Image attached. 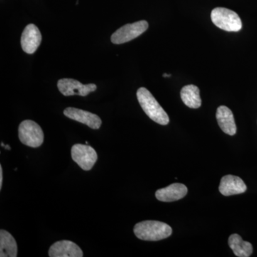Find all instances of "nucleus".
<instances>
[{
  "mask_svg": "<svg viewBox=\"0 0 257 257\" xmlns=\"http://www.w3.org/2000/svg\"><path fill=\"white\" fill-rule=\"evenodd\" d=\"M134 232L138 239L144 241H160L172 234V229L166 223L158 221H144L134 228Z\"/></svg>",
  "mask_w": 257,
  "mask_h": 257,
  "instance_id": "1",
  "label": "nucleus"
},
{
  "mask_svg": "<svg viewBox=\"0 0 257 257\" xmlns=\"http://www.w3.org/2000/svg\"><path fill=\"white\" fill-rule=\"evenodd\" d=\"M137 96L140 106L150 119L161 125L169 124L170 118L168 114L148 89L145 87L140 88L137 92Z\"/></svg>",
  "mask_w": 257,
  "mask_h": 257,
  "instance_id": "2",
  "label": "nucleus"
},
{
  "mask_svg": "<svg viewBox=\"0 0 257 257\" xmlns=\"http://www.w3.org/2000/svg\"><path fill=\"white\" fill-rule=\"evenodd\" d=\"M212 23L218 28L227 32H238L242 28L239 15L232 10L216 8L211 13Z\"/></svg>",
  "mask_w": 257,
  "mask_h": 257,
  "instance_id": "3",
  "label": "nucleus"
},
{
  "mask_svg": "<svg viewBox=\"0 0 257 257\" xmlns=\"http://www.w3.org/2000/svg\"><path fill=\"white\" fill-rule=\"evenodd\" d=\"M19 139L23 145L37 148L44 143V133L35 121L25 120L19 126Z\"/></svg>",
  "mask_w": 257,
  "mask_h": 257,
  "instance_id": "4",
  "label": "nucleus"
},
{
  "mask_svg": "<svg viewBox=\"0 0 257 257\" xmlns=\"http://www.w3.org/2000/svg\"><path fill=\"white\" fill-rule=\"evenodd\" d=\"M148 27V23L145 20L125 25L112 34L111 37V42L116 45H120L131 41L146 31Z\"/></svg>",
  "mask_w": 257,
  "mask_h": 257,
  "instance_id": "5",
  "label": "nucleus"
},
{
  "mask_svg": "<svg viewBox=\"0 0 257 257\" xmlns=\"http://www.w3.org/2000/svg\"><path fill=\"white\" fill-rule=\"evenodd\" d=\"M71 155L74 162L85 171L92 170L98 158L94 148L88 145L81 144H77L72 147Z\"/></svg>",
  "mask_w": 257,
  "mask_h": 257,
  "instance_id": "6",
  "label": "nucleus"
},
{
  "mask_svg": "<svg viewBox=\"0 0 257 257\" xmlns=\"http://www.w3.org/2000/svg\"><path fill=\"white\" fill-rule=\"evenodd\" d=\"M57 87L64 96H85L96 89V84H83L75 79L67 78L60 79L57 83Z\"/></svg>",
  "mask_w": 257,
  "mask_h": 257,
  "instance_id": "7",
  "label": "nucleus"
},
{
  "mask_svg": "<svg viewBox=\"0 0 257 257\" xmlns=\"http://www.w3.org/2000/svg\"><path fill=\"white\" fill-rule=\"evenodd\" d=\"M42 42V35L36 25L30 24L25 28L21 37L22 48L26 53H35Z\"/></svg>",
  "mask_w": 257,
  "mask_h": 257,
  "instance_id": "8",
  "label": "nucleus"
},
{
  "mask_svg": "<svg viewBox=\"0 0 257 257\" xmlns=\"http://www.w3.org/2000/svg\"><path fill=\"white\" fill-rule=\"evenodd\" d=\"M64 114L69 119L87 125L89 127L94 130H98L101 125V119L99 116L82 109L68 107L64 109Z\"/></svg>",
  "mask_w": 257,
  "mask_h": 257,
  "instance_id": "9",
  "label": "nucleus"
},
{
  "mask_svg": "<svg viewBox=\"0 0 257 257\" xmlns=\"http://www.w3.org/2000/svg\"><path fill=\"white\" fill-rule=\"evenodd\" d=\"M83 251L78 245L68 240L57 241L50 246V257H82Z\"/></svg>",
  "mask_w": 257,
  "mask_h": 257,
  "instance_id": "10",
  "label": "nucleus"
},
{
  "mask_svg": "<svg viewBox=\"0 0 257 257\" xmlns=\"http://www.w3.org/2000/svg\"><path fill=\"white\" fill-rule=\"evenodd\" d=\"M187 187L184 184L175 183L165 188L158 189L155 196L159 201L164 202H172L179 200L187 195Z\"/></svg>",
  "mask_w": 257,
  "mask_h": 257,
  "instance_id": "11",
  "label": "nucleus"
},
{
  "mask_svg": "<svg viewBox=\"0 0 257 257\" xmlns=\"http://www.w3.org/2000/svg\"><path fill=\"white\" fill-rule=\"evenodd\" d=\"M246 186L243 181L239 177L233 175H226L221 179L219 185V192L226 197L244 193Z\"/></svg>",
  "mask_w": 257,
  "mask_h": 257,
  "instance_id": "12",
  "label": "nucleus"
},
{
  "mask_svg": "<svg viewBox=\"0 0 257 257\" xmlns=\"http://www.w3.org/2000/svg\"><path fill=\"white\" fill-rule=\"evenodd\" d=\"M216 119L219 127L226 135L233 136L236 133L234 115L232 111L226 106H220L216 111Z\"/></svg>",
  "mask_w": 257,
  "mask_h": 257,
  "instance_id": "13",
  "label": "nucleus"
},
{
  "mask_svg": "<svg viewBox=\"0 0 257 257\" xmlns=\"http://www.w3.org/2000/svg\"><path fill=\"white\" fill-rule=\"evenodd\" d=\"M18 251V244L13 235L2 229L0 231V256L16 257Z\"/></svg>",
  "mask_w": 257,
  "mask_h": 257,
  "instance_id": "14",
  "label": "nucleus"
},
{
  "mask_svg": "<svg viewBox=\"0 0 257 257\" xmlns=\"http://www.w3.org/2000/svg\"><path fill=\"white\" fill-rule=\"evenodd\" d=\"M229 245L236 256L248 257L253 252L251 243L243 241L239 234H234L229 236Z\"/></svg>",
  "mask_w": 257,
  "mask_h": 257,
  "instance_id": "15",
  "label": "nucleus"
},
{
  "mask_svg": "<svg viewBox=\"0 0 257 257\" xmlns=\"http://www.w3.org/2000/svg\"><path fill=\"white\" fill-rule=\"evenodd\" d=\"M181 98L185 105L192 109H197L202 104L199 88L193 84L182 88L181 90Z\"/></svg>",
  "mask_w": 257,
  "mask_h": 257,
  "instance_id": "16",
  "label": "nucleus"
},
{
  "mask_svg": "<svg viewBox=\"0 0 257 257\" xmlns=\"http://www.w3.org/2000/svg\"><path fill=\"white\" fill-rule=\"evenodd\" d=\"M3 167H2V165H0V189H2V187H3Z\"/></svg>",
  "mask_w": 257,
  "mask_h": 257,
  "instance_id": "17",
  "label": "nucleus"
},
{
  "mask_svg": "<svg viewBox=\"0 0 257 257\" xmlns=\"http://www.w3.org/2000/svg\"><path fill=\"white\" fill-rule=\"evenodd\" d=\"M4 148L6 149V150H10L11 148H10V145H5Z\"/></svg>",
  "mask_w": 257,
  "mask_h": 257,
  "instance_id": "18",
  "label": "nucleus"
},
{
  "mask_svg": "<svg viewBox=\"0 0 257 257\" xmlns=\"http://www.w3.org/2000/svg\"><path fill=\"white\" fill-rule=\"evenodd\" d=\"M1 145H2V147H5V144H4V143H1Z\"/></svg>",
  "mask_w": 257,
  "mask_h": 257,
  "instance_id": "19",
  "label": "nucleus"
}]
</instances>
